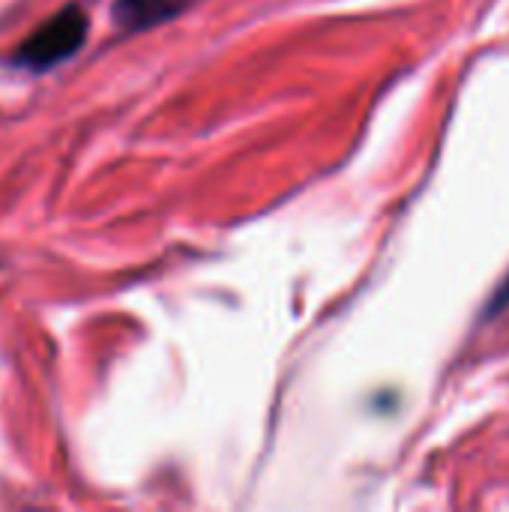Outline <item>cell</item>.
<instances>
[{
    "mask_svg": "<svg viewBox=\"0 0 509 512\" xmlns=\"http://www.w3.org/2000/svg\"><path fill=\"white\" fill-rule=\"evenodd\" d=\"M87 42V15L81 6H63L45 18L12 54V63L27 72H48L81 51Z\"/></svg>",
    "mask_w": 509,
    "mask_h": 512,
    "instance_id": "6da1fadb",
    "label": "cell"
},
{
    "mask_svg": "<svg viewBox=\"0 0 509 512\" xmlns=\"http://www.w3.org/2000/svg\"><path fill=\"white\" fill-rule=\"evenodd\" d=\"M192 0H117L114 18L123 30H150L180 15Z\"/></svg>",
    "mask_w": 509,
    "mask_h": 512,
    "instance_id": "7a4b0ae2",
    "label": "cell"
},
{
    "mask_svg": "<svg viewBox=\"0 0 509 512\" xmlns=\"http://www.w3.org/2000/svg\"><path fill=\"white\" fill-rule=\"evenodd\" d=\"M509 306V273L507 279L498 285V291L492 294V303H489V309H486V318H495L498 312H504Z\"/></svg>",
    "mask_w": 509,
    "mask_h": 512,
    "instance_id": "3957f363",
    "label": "cell"
}]
</instances>
